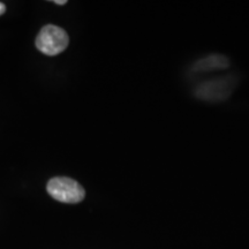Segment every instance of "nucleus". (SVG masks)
I'll return each instance as SVG.
<instances>
[{
  "label": "nucleus",
  "instance_id": "nucleus-1",
  "mask_svg": "<svg viewBox=\"0 0 249 249\" xmlns=\"http://www.w3.org/2000/svg\"><path fill=\"white\" fill-rule=\"evenodd\" d=\"M70 43L67 33L62 28L48 24L40 29L36 38V48L46 55H57L66 50Z\"/></svg>",
  "mask_w": 249,
  "mask_h": 249
},
{
  "label": "nucleus",
  "instance_id": "nucleus-2",
  "mask_svg": "<svg viewBox=\"0 0 249 249\" xmlns=\"http://www.w3.org/2000/svg\"><path fill=\"white\" fill-rule=\"evenodd\" d=\"M48 193L54 200L64 203H79L86 196L85 188L76 180L57 177L48 183Z\"/></svg>",
  "mask_w": 249,
  "mask_h": 249
},
{
  "label": "nucleus",
  "instance_id": "nucleus-3",
  "mask_svg": "<svg viewBox=\"0 0 249 249\" xmlns=\"http://www.w3.org/2000/svg\"><path fill=\"white\" fill-rule=\"evenodd\" d=\"M233 85L231 79L210 80L203 82L195 90V96L204 101H222L232 92Z\"/></svg>",
  "mask_w": 249,
  "mask_h": 249
},
{
  "label": "nucleus",
  "instance_id": "nucleus-4",
  "mask_svg": "<svg viewBox=\"0 0 249 249\" xmlns=\"http://www.w3.org/2000/svg\"><path fill=\"white\" fill-rule=\"evenodd\" d=\"M230 61L226 57L222 54H211L203 59H200L193 65V71L194 73H208L211 71L224 70L229 67Z\"/></svg>",
  "mask_w": 249,
  "mask_h": 249
},
{
  "label": "nucleus",
  "instance_id": "nucleus-5",
  "mask_svg": "<svg viewBox=\"0 0 249 249\" xmlns=\"http://www.w3.org/2000/svg\"><path fill=\"white\" fill-rule=\"evenodd\" d=\"M6 12V6L2 4V2H0V15H2Z\"/></svg>",
  "mask_w": 249,
  "mask_h": 249
},
{
  "label": "nucleus",
  "instance_id": "nucleus-6",
  "mask_svg": "<svg viewBox=\"0 0 249 249\" xmlns=\"http://www.w3.org/2000/svg\"><path fill=\"white\" fill-rule=\"evenodd\" d=\"M53 2L55 5H66L67 4L66 0H54Z\"/></svg>",
  "mask_w": 249,
  "mask_h": 249
}]
</instances>
